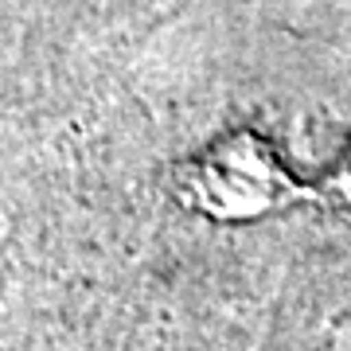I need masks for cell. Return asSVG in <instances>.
Returning <instances> with one entry per match:
<instances>
[{
	"mask_svg": "<svg viewBox=\"0 0 351 351\" xmlns=\"http://www.w3.org/2000/svg\"><path fill=\"white\" fill-rule=\"evenodd\" d=\"M269 164V152H262L258 141H226L223 149H215L207 160L195 168L199 184H226L234 180L230 188H223L219 195L203 199L199 207L207 211H226L230 219H239V211H262L277 199V188L265 184L262 168Z\"/></svg>",
	"mask_w": 351,
	"mask_h": 351,
	"instance_id": "6da1fadb",
	"label": "cell"
}]
</instances>
